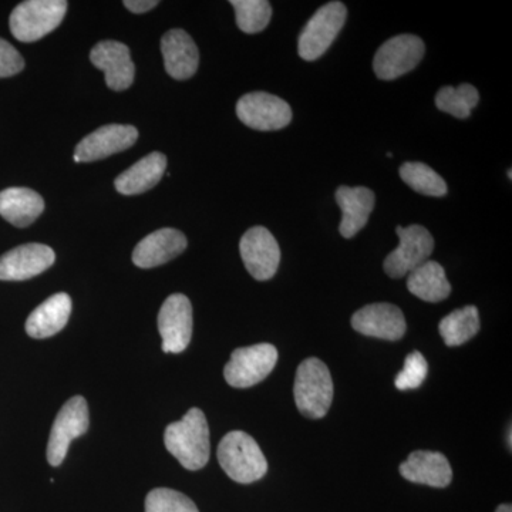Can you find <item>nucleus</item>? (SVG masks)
Segmentation results:
<instances>
[{
	"label": "nucleus",
	"instance_id": "f257e3e1",
	"mask_svg": "<svg viewBox=\"0 0 512 512\" xmlns=\"http://www.w3.org/2000/svg\"><path fill=\"white\" fill-rule=\"evenodd\" d=\"M164 443L181 466L190 471L201 470L210 460V427L202 410L191 409L183 419L165 429Z\"/></svg>",
	"mask_w": 512,
	"mask_h": 512
},
{
	"label": "nucleus",
	"instance_id": "f03ea898",
	"mask_svg": "<svg viewBox=\"0 0 512 512\" xmlns=\"http://www.w3.org/2000/svg\"><path fill=\"white\" fill-rule=\"evenodd\" d=\"M295 403L308 419H322L333 402V380L329 367L318 357L303 360L296 370Z\"/></svg>",
	"mask_w": 512,
	"mask_h": 512
},
{
	"label": "nucleus",
	"instance_id": "7ed1b4c3",
	"mask_svg": "<svg viewBox=\"0 0 512 512\" xmlns=\"http://www.w3.org/2000/svg\"><path fill=\"white\" fill-rule=\"evenodd\" d=\"M218 461L231 480L251 484L268 471V461L261 447L244 431H231L218 446Z\"/></svg>",
	"mask_w": 512,
	"mask_h": 512
},
{
	"label": "nucleus",
	"instance_id": "20e7f679",
	"mask_svg": "<svg viewBox=\"0 0 512 512\" xmlns=\"http://www.w3.org/2000/svg\"><path fill=\"white\" fill-rule=\"evenodd\" d=\"M67 6L66 0H26L10 15V32L19 42H36L57 29Z\"/></svg>",
	"mask_w": 512,
	"mask_h": 512
},
{
	"label": "nucleus",
	"instance_id": "39448f33",
	"mask_svg": "<svg viewBox=\"0 0 512 512\" xmlns=\"http://www.w3.org/2000/svg\"><path fill=\"white\" fill-rule=\"evenodd\" d=\"M348 19L342 2H329L309 19L299 36L298 52L306 62H313L328 52Z\"/></svg>",
	"mask_w": 512,
	"mask_h": 512
},
{
	"label": "nucleus",
	"instance_id": "423d86ee",
	"mask_svg": "<svg viewBox=\"0 0 512 512\" xmlns=\"http://www.w3.org/2000/svg\"><path fill=\"white\" fill-rule=\"evenodd\" d=\"M278 362V350L269 343L234 350L224 369L229 386L248 389L271 375Z\"/></svg>",
	"mask_w": 512,
	"mask_h": 512
},
{
	"label": "nucleus",
	"instance_id": "0eeeda50",
	"mask_svg": "<svg viewBox=\"0 0 512 512\" xmlns=\"http://www.w3.org/2000/svg\"><path fill=\"white\" fill-rule=\"evenodd\" d=\"M89 406L82 396H74L57 413L49 443H47V461L50 466L59 467L67 456L70 444L89 430Z\"/></svg>",
	"mask_w": 512,
	"mask_h": 512
},
{
	"label": "nucleus",
	"instance_id": "6e6552de",
	"mask_svg": "<svg viewBox=\"0 0 512 512\" xmlns=\"http://www.w3.org/2000/svg\"><path fill=\"white\" fill-rule=\"evenodd\" d=\"M396 232L400 239L399 247L387 255L383 268L390 278L400 279L429 261L433 254L434 239L429 229L421 225H410L407 228L399 225Z\"/></svg>",
	"mask_w": 512,
	"mask_h": 512
},
{
	"label": "nucleus",
	"instance_id": "1a4fd4ad",
	"mask_svg": "<svg viewBox=\"0 0 512 512\" xmlns=\"http://www.w3.org/2000/svg\"><path fill=\"white\" fill-rule=\"evenodd\" d=\"M426 46L419 36L392 37L377 50L373 69L380 80H394L416 69L424 57Z\"/></svg>",
	"mask_w": 512,
	"mask_h": 512
},
{
	"label": "nucleus",
	"instance_id": "9d476101",
	"mask_svg": "<svg viewBox=\"0 0 512 512\" xmlns=\"http://www.w3.org/2000/svg\"><path fill=\"white\" fill-rule=\"evenodd\" d=\"M238 119L258 131H276L289 126L292 109L281 97L265 92L245 94L237 103Z\"/></svg>",
	"mask_w": 512,
	"mask_h": 512
},
{
	"label": "nucleus",
	"instance_id": "9b49d317",
	"mask_svg": "<svg viewBox=\"0 0 512 512\" xmlns=\"http://www.w3.org/2000/svg\"><path fill=\"white\" fill-rule=\"evenodd\" d=\"M242 261L256 281L274 278L281 264V248L274 235L265 227H254L245 232L239 244Z\"/></svg>",
	"mask_w": 512,
	"mask_h": 512
},
{
	"label": "nucleus",
	"instance_id": "f8f14e48",
	"mask_svg": "<svg viewBox=\"0 0 512 512\" xmlns=\"http://www.w3.org/2000/svg\"><path fill=\"white\" fill-rule=\"evenodd\" d=\"M158 330L164 353H181L192 338V306L183 293L168 296L158 313Z\"/></svg>",
	"mask_w": 512,
	"mask_h": 512
},
{
	"label": "nucleus",
	"instance_id": "ddd939ff",
	"mask_svg": "<svg viewBox=\"0 0 512 512\" xmlns=\"http://www.w3.org/2000/svg\"><path fill=\"white\" fill-rule=\"evenodd\" d=\"M137 138L138 131L134 126L109 124V126L97 128L77 144L74 150V161L90 163V161L103 160L133 147Z\"/></svg>",
	"mask_w": 512,
	"mask_h": 512
},
{
	"label": "nucleus",
	"instance_id": "4468645a",
	"mask_svg": "<svg viewBox=\"0 0 512 512\" xmlns=\"http://www.w3.org/2000/svg\"><path fill=\"white\" fill-rule=\"evenodd\" d=\"M352 328L369 338L400 340L406 333L402 309L392 303H372L352 316Z\"/></svg>",
	"mask_w": 512,
	"mask_h": 512
},
{
	"label": "nucleus",
	"instance_id": "2eb2a0df",
	"mask_svg": "<svg viewBox=\"0 0 512 512\" xmlns=\"http://www.w3.org/2000/svg\"><path fill=\"white\" fill-rule=\"evenodd\" d=\"M56 255L43 244H26L0 256V281H26L43 274L53 264Z\"/></svg>",
	"mask_w": 512,
	"mask_h": 512
},
{
	"label": "nucleus",
	"instance_id": "dca6fc26",
	"mask_svg": "<svg viewBox=\"0 0 512 512\" xmlns=\"http://www.w3.org/2000/svg\"><path fill=\"white\" fill-rule=\"evenodd\" d=\"M90 60L97 69L103 70L107 86L114 92H123L133 84L136 67L124 43L103 40L93 47Z\"/></svg>",
	"mask_w": 512,
	"mask_h": 512
},
{
	"label": "nucleus",
	"instance_id": "f3484780",
	"mask_svg": "<svg viewBox=\"0 0 512 512\" xmlns=\"http://www.w3.org/2000/svg\"><path fill=\"white\" fill-rule=\"evenodd\" d=\"M188 241L183 232L163 228L147 235L133 251V262L138 268H156L173 261L187 249Z\"/></svg>",
	"mask_w": 512,
	"mask_h": 512
},
{
	"label": "nucleus",
	"instance_id": "a211bd4d",
	"mask_svg": "<svg viewBox=\"0 0 512 512\" xmlns=\"http://www.w3.org/2000/svg\"><path fill=\"white\" fill-rule=\"evenodd\" d=\"M400 474L410 483L446 488L453 481V468L444 454L436 451H413L400 466Z\"/></svg>",
	"mask_w": 512,
	"mask_h": 512
},
{
	"label": "nucleus",
	"instance_id": "6ab92c4d",
	"mask_svg": "<svg viewBox=\"0 0 512 512\" xmlns=\"http://www.w3.org/2000/svg\"><path fill=\"white\" fill-rule=\"evenodd\" d=\"M164 66L175 80L191 79L200 64V52L192 37L183 29H173L161 39Z\"/></svg>",
	"mask_w": 512,
	"mask_h": 512
},
{
	"label": "nucleus",
	"instance_id": "aec40b11",
	"mask_svg": "<svg viewBox=\"0 0 512 512\" xmlns=\"http://www.w3.org/2000/svg\"><path fill=\"white\" fill-rule=\"evenodd\" d=\"M336 202L342 210L339 232L343 238H353L362 231L375 208V192L366 187L350 188L346 185L336 191Z\"/></svg>",
	"mask_w": 512,
	"mask_h": 512
},
{
	"label": "nucleus",
	"instance_id": "412c9836",
	"mask_svg": "<svg viewBox=\"0 0 512 512\" xmlns=\"http://www.w3.org/2000/svg\"><path fill=\"white\" fill-rule=\"evenodd\" d=\"M72 298L67 293H56L37 306L26 320V333L33 339L52 338L69 322Z\"/></svg>",
	"mask_w": 512,
	"mask_h": 512
},
{
	"label": "nucleus",
	"instance_id": "4be33fe9",
	"mask_svg": "<svg viewBox=\"0 0 512 512\" xmlns=\"http://www.w3.org/2000/svg\"><path fill=\"white\" fill-rule=\"evenodd\" d=\"M45 211L42 195L30 188L13 187L0 192V215L18 228L29 227Z\"/></svg>",
	"mask_w": 512,
	"mask_h": 512
},
{
	"label": "nucleus",
	"instance_id": "5701e85b",
	"mask_svg": "<svg viewBox=\"0 0 512 512\" xmlns=\"http://www.w3.org/2000/svg\"><path fill=\"white\" fill-rule=\"evenodd\" d=\"M167 168V158L163 153H151L141 158L114 181L116 190L123 195H137L150 191L160 183Z\"/></svg>",
	"mask_w": 512,
	"mask_h": 512
},
{
	"label": "nucleus",
	"instance_id": "b1692460",
	"mask_svg": "<svg viewBox=\"0 0 512 512\" xmlns=\"http://www.w3.org/2000/svg\"><path fill=\"white\" fill-rule=\"evenodd\" d=\"M407 288L421 301L430 303L444 301L451 293V285L443 266L430 259L410 272Z\"/></svg>",
	"mask_w": 512,
	"mask_h": 512
},
{
	"label": "nucleus",
	"instance_id": "393cba45",
	"mask_svg": "<svg viewBox=\"0 0 512 512\" xmlns=\"http://www.w3.org/2000/svg\"><path fill=\"white\" fill-rule=\"evenodd\" d=\"M480 313L476 306H466L441 319L439 330L448 348L464 345L480 332Z\"/></svg>",
	"mask_w": 512,
	"mask_h": 512
},
{
	"label": "nucleus",
	"instance_id": "a878e982",
	"mask_svg": "<svg viewBox=\"0 0 512 512\" xmlns=\"http://www.w3.org/2000/svg\"><path fill=\"white\" fill-rule=\"evenodd\" d=\"M480 100L476 87L461 84L458 87L446 86L436 96L437 109L456 119L466 120Z\"/></svg>",
	"mask_w": 512,
	"mask_h": 512
},
{
	"label": "nucleus",
	"instance_id": "bb28decb",
	"mask_svg": "<svg viewBox=\"0 0 512 512\" xmlns=\"http://www.w3.org/2000/svg\"><path fill=\"white\" fill-rule=\"evenodd\" d=\"M400 177L412 190L429 197H444L448 191L446 181L423 163H404L400 167Z\"/></svg>",
	"mask_w": 512,
	"mask_h": 512
},
{
	"label": "nucleus",
	"instance_id": "cd10ccee",
	"mask_svg": "<svg viewBox=\"0 0 512 512\" xmlns=\"http://www.w3.org/2000/svg\"><path fill=\"white\" fill-rule=\"evenodd\" d=\"M238 28L248 35L262 32L272 18L271 3L266 0H232Z\"/></svg>",
	"mask_w": 512,
	"mask_h": 512
},
{
	"label": "nucleus",
	"instance_id": "c85d7f7f",
	"mask_svg": "<svg viewBox=\"0 0 512 512\" xmlns=\"http://www.w3.org/2000/svg\"><path fill=\"white\" fill-rule=\"evenodd\" d=\"M146 512H200L192 500L170 488H156L148 493Z\"/></svg>",
	"mask_w": 512,
	"mask_h": 512
},
{
	"label": "nucleus",
	"instance_id": "c756f323",
	"mask_svg": "<svg viewBox=\"0 0 512 512\" xmlns=\"http://www.w3.org/2000/svg\"><path fill=\"white\" fill-rule=\"evenodd\" d=\"M427 373H429V365H427L426 357L420 352H413L404 360L403 370L397 375L394 384L403 392L404 390L419 389L426 380Z\"/></svg>",
	"mask_w": 512,
	"mask_h": 512
},
{
	"label": "nucleus",
	"instance_id": "7c9ffc66",
	"mask_svg": "<svg viewBox=\"0 0 512 512\" xmlns=\"http://www.w3.org/2000/svg\"><path fill=\"white\" fill-rule=\"evenodd\" d=\"M25 69V60L5 39H0V79L12 77Z\"/></svg>",
	"mask_w": 512,
	"mask_h": 512
},
{
	"label": "nucleus",
	"instance_id": "2f4dec72",
	"mask_svg": "<svg viewBox=\"0 0 512 512\" xmlns=\"http://www.w3.org/2000/svg\"><path fill=\"white\" fill-rule=\"evenodd\" d=\"M158 3H160L158 0H126L124 6H126L130 12L140 15V13H146L148 10L156 8Z\"/></svg>",
	"mask_w": 512,
	"mask_h": 512
},
{
	"label": "nucleus",
	"instance_id": "473e14b6",
	"mask_svg": "<svg viewBox=\"0 0 512 512\" xmlns=\"http://www.w3.org/2000/svg\"><path fill=\"white\" fill-rule=\"evenodd\" d=\"M495 512H512L511 504H501Z\"/></svg>",
	"mask_w": 512,
	"mask_h": 512
},
{
	"label": "nucleus",
	"instance_id": "72a5a7b5",
	"mask_svg": "<svg viewBox=\"0 0 512 512\" xmlns=\"http://www.w3.org/2000/svg\"><path fill=\"white\" fill-rule=\"evenodd\" d=\"M511 175H512L511 170H508V178H510V180H512Z\"/></svg>",
	"mask_w": 512,
	"mask_h": 512
}]
</instances>
